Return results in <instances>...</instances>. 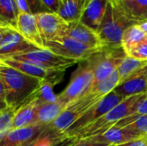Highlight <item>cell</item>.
I'll return each mask as SVG.
<instances>
[{
  "instance_id": "obj_1",
  "label": "cell",
  "mask_w": 147,
  "mask_h": 146,
  "mask_svg": "<svg viewBox=\"0 0 147 146\" xmlns=\"http://www.w3.org/2000/svg\"><path fill=\"white\" fill-rule=\"evenodd\" d=\"M43 80L27 75L0 62L1 108L7 106L16 110L40 86Z\"/></svg>"
},
{
  "instance_id": "obj_2",
  "label": "cell",
  "mask_w": 147,
  "mask_h": 146,
  "mask_svg": "<svg viewBox=\"0 0 147 146\" xmlns=\"http://www.w3.org/2000/svg\"><path fill=\"white\" fill-rule=\"evenodd\" d=\"M135 24L139 23L130 20L115 0H109L104 17L97 30L103 47H122L124 32Z\"/></svg>"
},
{
  "instance_id": "obj_3",
  "label": "cell",
  "mask_w": 147,
  "mask_h": 146,
  "mask_svg": "<svg viewBox=\"0 0 147 146\" xmlns=\"http://www.w3.org/2000/svg\"><path fill=\"white\" fill-rule=\"evenodd\" d=\"M146 93L124 99L121 102L114 107L102 117L78 133L75 138L79 140L105 133L111 127L115 126L124 118L132 115L137 107L138 102L146 95Z\"/></svg>"
},
{
  "instance_id": "obj_4",
  "label": "cell",
  "mask_w": 147,
  "mask_h": 146,
  "mask_svg": "<svg viewBox=\"0 0 147 146\" xmlns=\"http://www.w3.org/2000/svg\"><path fill=\"white\" fill-rule=\"evenodd\" d=\"M127 56V55L123 47L104 46L99 52L86 59L91 66L94 74L93 82L89 91L92 89L99 82L115 71L119 65Z\"/></svg>"
},
{
  "instance_id": "obj_5",
  "label": "cell",
  "mask_w": 147,
  "mask_h": 146,
  "mask_svg": "<svg viewBox=\"0 0 147 146\" xmlns=\"http://www.w3.org/2000/svg\"><path fill=\"white\" fill-rule=\"evenodd\" d=\"M93 78V70L87 60L79 62V65L72 73L68 85L58 95L59 102L65 106V109L78 102L89 91Z\"/></svg>"
},
{
  "instance_id": "obj_6",
  "label": "cell",
  "mask_w": 147,
  "mask_h": 146,
  "mask_svg": "<svg viewBox=\"0 0 147 146\" xmlns=\"http://www.w3.org/2000/svg\"><path fill=\"white\" fill-rule=\"evenodd\" d=\"M124 99L115 90L103 97L100 102L90 108L84 113L67 131L65 132L63 137L65 139L75 138L78 133L85 129L87 126L94 123L96 120L102 117L114 107L121 102Z\"/></svg>"
},
{
  "instance_id": "obj_7",
  "label": "cell",
  "mask_w": 147,
  "mask_h": 146,
  "mask_svg": "<svg viewBox=\"0 0 147 146\" xmlns=\"http://www.w3.org/2000/svg\"><path fill=\"white\" fill-rule=\"evenodd\" d=\"M44 46L45 48L59 56L74 59L78 62L88 59L90 56L102 49L89 46L67 36L45 41Z\"/></svg>"
},
{
  "instance_id": "obj_8",
  "label": "cell",
  "mask_w": 147,
  "mask_h": 146,
  "mask_svg": "<svg viewBox=\"0 0 147 146\" xmlns=\"http://www.w3.org/2000/svg\"><path fill=\"white\" fill-rule=\"evenodd\" d=\"M6 59L25 61L47 70L61 71H65L70 66L79 63L77 60L59 56L47 48H36Z\"/></svg>"
},
{
  "instance_id": "obj_9",
  "label": "cell",
  "mask_w": 147,
  "mask_h": 146,
  "mask_svg": "<svg viewBox=\"0 0 147 146\" xmlns=\"http://www.w3.org/2000/svg\"><path fill=\"white\" fill-rule=\"evenodd\" d=\"M39 48L10 26L0 25V59Z\"/></svg>"
},
{
  "instance_id": "obj_10",
  "label": "cell",
  "mask_w": 147,
  "mask_h": 146,
  "mask_svg": "<svg viewBox=\"0 0 147 146\" xmlns=\"http://www.w3.org/2000/svg\"><path fill=\"white\" fill-rule=\"evenodd\" d=\"M0 62H3V64L13 67L27 75L38 77L46 82H49L54 86L62 80L65 71L61 70H47L25 61L16 60L13 59H0Z\"/></svg>"
},
{
  "instance_id": "obj_11",
  "label": "cell",
  "mask_w": 147,
  "mask_h": 146,
  "mask_svg": "<svg viewBox=\"0 0 147 146\" xmlns=\"http://www.w3.org/2000/svg\"><path fill=\"white\" fill-rule=\"evenodd\" d=\"M38 22L40 34L45 41L52 40L59 37L65 36L68 27L66 22L57 13L44 12L35 15Z\"/></svg>"
},
{
  "instance_id": "obj_12",
  "label": "cell",
  "mask_w": 147,
  "mask_h": 146,
  "mask_svg": "<svg viewBox=\"0 0 147 146\" xmlns=\"http://www.w3.org/2000/svg\"><path fill=\"white\" fill-rule=\"evenodd\" d=\"M47 126L37 124L34 126L14 129L0 140V146H28L47 131Z\"/></svg>"
},
{
  "instance_id": "obj_13",
  "label": "cell",
  "mask_w": 147,
  "mask_h": 146,
  "mask_svg": "<svg viewBox=\"0 0 147 146\" xmlns=\"http://www.w3.org/2000/svg\"><path fill=\"white\" fill-rule=\"evenodd\" d=\"M17 30L30 43L39 48H45L36 15L32 13H20L17 19Z\"/></svg>"
},
{
  "instance_id": "obj_14",
  "label": "cell",
  "mask_w": 147,
  "mask_h": 146,
  "mask_svg": "<svg viewBox=\"0 0 147 146\" xmlns=\"http://www.w3.org/2000/svg\"><path fill=\"white\" fill-rule=\"evenodd\" d=\"M65 36L70 37L77 41L95 48H102L103 46L96 31L84 25L80 21L70 22Z\"/></svg>"
},
{
  "instance_id": "obj_15",
  "label": "cell",
  "mask_w": 147,
  "mask_h": 146,
  "mask_svg": "<svg viewBox=\"0 0 147 146\" xmlns=\"http://www.w3.org/2000/svg\"><path fill=\"white\" fill-rule=\"evenodd\" d=\"M146 67L133 74L122 83H119L115 89V91L117 92L123 99L147 92Z\"/></svg>"
},
{
  "instance_id": "obj_16",
  "label": "cell",
  "mask_w": 147,
  "mask_h": 146,
  "mask_svg": "<svg viewBox=\"0 0 147 146\" xmlns=\"http://www.w3.org/2000/svg\"><path fill=\"white\" fill-rule=\"evenodd\" d=\"M139 138H140V136L135 134L127 127L119 128L115 126L102 134H98L79 140H86L90 142L106 144L109 145H119Z\"/></svg>"
},
{
  "instance_id": "obj_17",
  "label": "cell",
  "mask_w": 147,
  "mask_h": 146,
  "mask_svg": "<svg viewBox=\"0 0 147 146\" xmlns=\"http://www.w3.org/2000/svg\"><path fill=\"white\" fill-rule=\"evenodd\" d=\"M109 0H87L80 22L97 32L104 17Z\"/></svg>"
},
{
  "instance_id": "obj_18",
  "label": "cell",
  "mask_w": 147,
  "mask_h": 146,
  "mask_svg": "<svg viewBox=\"0 0 147 146\" xmlns=\"http://www.w3.org/2000/svg\"><path fill=\"white\" fill-rule=\"evenodd\" d=\"M37 108L38 99L33 94L28 97V101L16 110L13 120L12 130L37 125Z\"/></svg>"
},
{
  "instance_id": "obj_19",
  "label": "cell",
  "mask_w": 147,
  "mask_h": 146,
  "mask_svg": "<svg viewBox=\"0 0 147 146\" xmlns=\"http://www.w3.org/2000/svg\"><path fill=\"white\" fill-rule=\"evenodd\" d=\"M115 1L130 20L137 23L147 21V0Z\"/></svg>"
},
{
  "instance_id": "obj_20",
  "label": "cell",
  "mask_w": 147,
  "mask_h": 146,
  "mask_svg": "<svg viewBox=\"0 0 147 146\" xmlns=\"http://www.w3.org/2000/svg\"><path fill=\"white\" fill-rule=\"evenodd\" d=\"M65 109V106L59 102L54 103H47L41 102L38 100L37 123L48 126L53 120H55Z\"/></svg>"
},
{
  "instance_id": "obj_21",
  "label": "cell",
  "mask_w": 147,
  "mask_h": 146,
  "mask_svg": "<svg viewBox=\"0 0 147 146\" xmlns=\"http://www.w3.org/2000/svg\"><path fill=\"white\" fill-rule=\"evenodd\" d=\"M85 4L80 0H61L58 14L68 23L80 21Z\"/></svg>"
},
{
  "instance_id": "obj_22",
  "label": "cell",
  "mask_w": 147,
  "mask_h": 146,
  "mask_svg": "<svg viewBox=\"0 0 147 146\" xmlns=\"http://www.w3.org/2000/svg\"><path fill=\"white\" fill-rule=\"evenodd\" d=\"M19 14L16 0H0V25L10 26L17 29Z\"/></svg>"
},
{
  "instance_id": "obj_23",
  "label": "cell",
  "mask_w": 147,
  "mask_h": 146,
  "mask_svg": "<svg viewBox=\"0 0 147 146\" xmlns=\"http://www.w3.org/2000/svg\"><path fill=\"white\" fill-rule=\"evenodd\" d=\"M115 126L119 128L127 127L135 134L143 137L147 135V115H130L121 121Z\"/></svg>"
},
{
  "instance_id": "obj_24",
  "label": "cell",
  "mask_w": 147,
  "mask_h": 146,
  "mask_svg": "<svg viewBox=\"0 0 147 146\" xmlns=\"http://www.w3.org/2000/svg\"><path fill=\"white\" fill-rule=\"evenodd\" d=\"M147 65V61L136 59L127 56L117 68V71L120 77V83L125 81L133 74L144 69Z\"/></svg>"
},
{
  "instance_id": "obj_25",
  "label": "cell",
  "mask_w": 147,
  "mask_h": 146,
  "mask_svg": "<svg viewBox=\"0 0 147 146\" xmlns=\"http://www.w3.org/2000/svg\"><path fill=\"white\" fill-rule=\"evenodd\" d=\"M119 83H120V77H119L118 71L116 70L110 76H109L105 79H103L101 82H99L85 96H87V95H94L96 96L103 98L104 96H106L107 95H109V93L114 91L115 89L118 86Z\"/></svg>"
},
{
  "instance_id": "obj_26",
  "label": "cell",
  "mask_w": 147,
  "mask_h": 146,
  "mask_svg": "<svg viewBox=\"0 0 147 146\" xmlns=\"http://www.w3.org/2000/svg\"><path fill=\"white\" fill-rule=\"evenodd\" d=\"M147 39V34L144 32L139 24L133 25L129 27L123 34L121 45L125 51L128 50L132 46L146 40Z\"/></svg>"
},
{
  "instance_id": "obj_27",
  "label": "cell",
  "mask_w": 147,
  "mask_h": 146,
  "mask_svg": "<svg viewBox=\"0 0 147 146\" xmlns=\"http://www.w3.org/2000/svg\"><path fill=\"white\" fill-rule=\"evenodd\" d=\"M16 109L7 106L0 109V140L3 139L13 128V120Z\"/></svg>"
},
{
  "instance_id": "obj_28",
  "label": "cell",
  "mask_w": 147,
  "mask_h": 146,
  "mask_svg": "<svg viewBox=\"0 0 147 146\" xmlns=\"http://www.w3.org/2000/svg\"><path fill=\"white\" fill-rule=\"evenodd\" d=\"M54 85L49 82L43 81L39 89L34 93V96L41 102L54 103L59 102L58 95L53 92Z\"/></svg>"
},
{
  "instance_id": "obj_29",
  "label": "cell",
  "mask_w": 147,
  "mask_h": 146,
  "mask_svg": "<svg viewBox=\"0 0 147 146\" xmlns=\"http://www.w3.org/2000/svg\"><path fill=\"white\" fill-rule=\"evenodd\" d=\"M127 55L140 60L147 61V39L125 51Z\"/></svg>"
},
{
  "instance_id": "obj_30",
  "label": "cell",
  "mask_w": 147,
  "mask_h": 146,
  "mask_svg": "<svg viewBox=\"0 0 147 146\" xmlns=\"http://www.w3.org/2000/svg\"><path fill=\"white\" fill-rule=\"evenodd\" d=\"M30 9L34 15H37L44 12H50L47 8L44 5L41 0H27Z\"/></svg>"
},
{
  "instance_id": "obj_31",
  "label": "cell",
  "mask_w": 147,
  "mask_h": 146,
  "mask_svg": "<svg viewBox=\"0 0 147 146\" xmlns=\"http://www.w3.org/2000/svg\"><path fill=\"white\" fill-rule=\"evenodd\" d=\"M133 114H134V115H147V92L141 98V100L138 102L137 107Z\"/></svg>"
},
{
  "instance_id": "obj_32",
  "label": "cell",
  "mask_w": 147,
  "mask_h": 146,
  "mask_svg": "<svg viewBox=\"0 0 147 146\" xmlns=\"http://www.w3.org/2000/svg\"><path fill=\"white\" fill-rule=\"evenodd\" d=\"M41 1L50 12L58 14L61 0H41Z\"/></svg>"
},
{
  "instance_id": "obj_33",
  "label": "cell",
  "mask_w": 147,
  "mask_h": 146,
  "mask_svg": "<svg viewBox=\"0 0 147 146\" xmlns=\"http://www.w3.org/2000/svg\"><path fill=\"white\" fill-rule=\"evenodd\" d=\"M115 146H147V135Z\"/></svg>"
},
{
  "instance_id": "obj_34",
  "label": "cell",
  "mask_w": 147,
  "mask_h": 146,
  "mask_svg": "<svg viewBox=\"0 0 147 146\" xmlns=\"http://www.w3.org/2000/svg\"><path fill=\"white\" fill-rule=\"evenodd\" d=\"M16 3L19 10V13H32L27 0H16Z\"/></svg>"
},
{
  "instance_id": "obj_35",
  "label": "cell",
  "mask_w": 147,
  "mask_h": 146,
  "mask_svg": "<svg viewBox=\"0 0 147 146\" xmlns=\"http://www.w3.org/2000/svg\"><path fill=\"white\" fill-rule=\"evenodd\" d=\"M75 146H109V145L96 143V142H90V141H86V140H78V142Z\"/></svg>"
},
{
  "instance_id": "obj_36",
  "label": "cell",
  "mask_w": 147,
  "mask_h": 146,
  "mask_svg": "<svg viewBox=\"0 0 147 146\" xmlns=\"http://www.w3.org/2000/svg\"><path fill=\"white\" fill-rule=\"evenodd\" d=\"M78 142V139L77 138H68L62 142H60L59 146H75Z\"/></svg>"
},
{
  "instance_id": "obj_37",
  "label": "cell",
  "mask_w": 147,
  "mask_h": 146,
  "mask_svg": "<svg viewBox=\"0 0 147 146\" xmlns=\"http://www.w3.org/2000/svg\"><path fill=\"white\" fill-rule=\"evenodd\" d=\"M139 25L141 28V29L147 34V21H145V22H142L139 23Z\"/></svg>"
},
{
  "instance_id": "obj_38",
  "label": "cell",
  "mask_w": 147,
  "mask_h": 146,
  "mask_svg": "<svg viewBox=\"0 0 147 146\" xmlns=\"http://www.w3.org/2000/svg\"><path fill=\"white\" fill-rule=\"evenodd\" d=\"M28 146H38V139H37L34 142H33L30 145Z\"/></svg>"
},
{
  "instance_id": "obj_39",
  "label": "cell",
  "mask_w": 147,
  "mask_h": 146,
  "mask_svg": "<svg viewBox=\"0 0 147 146\" xmlns=\"http://www.w3.org/2000/svg\"><path fill=\"white\" fill-rule=\"evenodd\" d=\"M80 1H82V2H84V3H86V2H87V0H80Z\"/></svg>"
},
{
  "instance_id": "obj_40",
  "label": "cell",
  "mask_w": 147,
  "mask_h": 146,
  "mask_svg": "<svg viewBox=\"0 0 147 146\" xmlns=\"http://www.w3.org/2000/svg\"><path fill=\"white\" fill-rule=\"evenodd\" d=\"M146 77H147V66L146 67Z\"/></svg>"
},
{
  "instance_id": "obj_41",
  "label": "cell",
  "mask_w": 147,
  "mask_h": 146,
  "mask_svg": "<svg viewBox=\"0 0 147 146\" xmlns=\"http://www.w3.org/2000/svg\"><path fill=\"white\" fill-rule=\"evenodd\" d=\"M109 146H115V145H109Z\"/></svg>"
}]
</instances>
